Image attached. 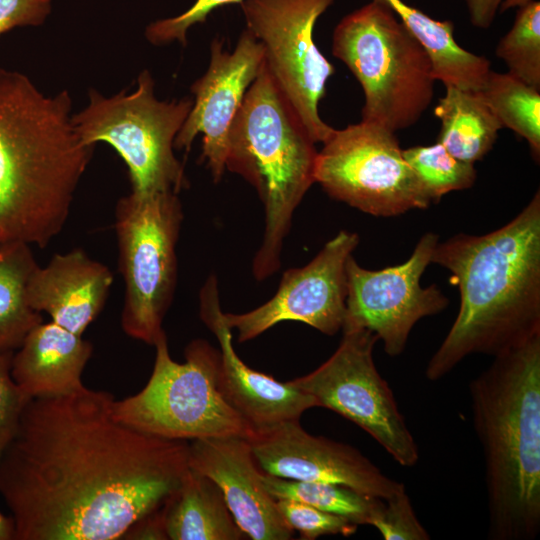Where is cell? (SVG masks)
Wrapping results in <instances>:
<instances>
[{"instance_id": "obj_9", "label": "cell", "mask_w": 540, "mask_h": 540, "mask_svg": "<svg viewBox=\"0 0 540 540\" xmlns=\"http://www.w3.org/2000/svg\"><path fill=\"white\" fill-rule=\"evenodd\" d=\"M182 204L172 191L130 192L115 206L119 269L124 281L123 331L154 345L172 303L177 281L176 245Z\"/></svg>"}, {"instance_id": "obj_6", "label": "cell", "mask_w": 540, "mask_h": 540, "mask_svg": "<svg viewBox=\"0 0 540 540\" xmlns=\"http://www.w3.org/2000/svg\"><path fill=\"white\" fill-rule=\"evenodd\" d=\"M332 54L362 87L364 121L396 132L417 123L432 102L431 58L383 3L371 0L342 18Z\"/></svg>"}, {"instance_id": "obj_17", "label": "cell", "mask_w": 540, "mask_h": 540, "mask_svg": "<svg viewBox=\"0 0 540 540\" xmlns=\"http://www.w3.org/2000/svg\"><path fill=\"white\" fill-rule=\"evenodd\" d=\"M215 275H210L199 293V314L219 343L221 364L218 386L227 402L252 430L285 421L300 420L318 407L315 399L294 386L280 382L247 366L236 354L231 328L224 319Z\"/></svg>"}, {"instance_id": "obj_18", "label": "cell", "mask_w": 540, "mask_h": 540, "mask_svg": "<svg viewBox=\"0 0 540 540\" xmlns=\"http://www.w3.org/2000/svg\"><path fill=\"white\" fill-rule=\"evenodd\" d=\"M189 467L220 488L239 528L252 540H289L293 530L267 492L248 438L223 436L192 440Z\"/></svg>"}, {"instance_id": "obj_36", "label": "cell", "mask_w": 540, "mask_h": 540, "mask_svg": "<svg viewBox=\"0 0 540 540\" xmlns=\"http://www.w3.org/2000/svg\"><path fill=\"white\" fill-rule=\"evenodd\" d=\"M0 540H15L14 523L11 517L0 511Z\"/></svg>"}, {"instance_id": "obj_30", "label": "cell", "mask_w": 540, "mask_h": 540, "mask_svg": "<svg viewBox=\"0 0 540 540\" xmlns=\"http://www.w3.org/2000/svg\"><path fill=\"white\" fill-rule=\"evenodd\" d=\"M277 508L288 526L300 539L314 540L325 535L351 536L358 525L348 519L321 511L310 505L288 499L276 500Z\"/></svg>"}, {"instance_id": "obj_22", "label": "cell", "mask_w": 540, "mask_h": 540, "mask_svg": "<svg viewBox=\"0 0 540 540\" xmlns=\"http://www.w3.org/2000/svg\"><path fill=\"white\" fill-rule=\"evenodd\" d=\"M387 5L404 27L429 54L436 81L445 87L478 91L488 73L490 61L462 48L454 38L450 20H436L403 0H373Z\"/></svg>"}, {"instance_id": "obj_10", "label": "cell", "mask_w": 540, "mask_h": 540, "mask_svg": "<svg viewBox=\"0 0 540 540\" xmlns=\"http://www.w3.org/2000/svg\"><path fill=\"white\" fill-rule=\"evenodd\" d=\"M322 144L315 182L331 198L380 217L426 209L432 203L404 159L395 132L361 120L334 129Z\"/></svg>"}, {"instance_id": "obj_28", "label": "cell", "mask_w": 540, "mask_h": 540, "mask_svg": "<svg viewBox=\"0 0 540 540\" xmlns=\"http://www.w3.org/2000/svg\"><path fill=\"white\" fill-rule=\"evenodd\" d=\"M402 154L432 202L451 191L470 188L475 182L474 164L455 158L438 142L402 149Z\"/></svg>"}, {"instance_id": "obj_4", "label": "cell", "mask_w": 540, "mask_h": 540, "mask_svg": "<svg viewBox=\"0 0 540 540\" xmlns=\"http://www.w3.org/2000/svg\"><path fill=\"white\" fill-rule=\"evenodd\" d=\"M481 444L488 538L540 532V334L494 357L468 385Z\"/></svg>"}, {"instance_id": "obj_29", "label": "cell", "mask_w": 540, "mask_h": 540, "mask_svg": "<svg viewBox=\"0 0 540 540\" xmlns=\"http://www.w3.org/2000/svg\"><path fill=\"white\" fill-rule=\"evenodd\" d=\"M384 540H429L430 534L419 521L406 489L378 498L367 521Z\"/></svg>"}, {"instance_id": "obj_3", "label": "cell", "mask_w": 540, "mask_h": 540, "mask_svg": "<svg viewBox=\"0 0 540 540\" xmlns=\"http://www.w3.org/2000/svg\"><path fill=\"white\" fill-rule=\"evenodd\" d=\"M71 111L67 91L46 96L0 66V243L45 248L65 226L95 148Z\"/></svg>"}, {"instance_id": "obj_27", "label": "cell", "mask_w": 540, "mask_h": 540, "mask_svg": "<svg viewBox=\"0 0 540 540\" xmlns=\"http://www.w3.org/2000/svg\"><path fill=\"white\" fill-rule=\"evenodd\" d=\"M495 54L508 73L540 90V2L519 7L511 29L500 39Z\"/></svg>"}, {"instance_id": "obj_33", "label": "cell", "mask_w": 540, "mask_h": 540, "mask_svg": "<svg viewBox=\"0 0 540 540\" xmlns=\"http://www.w3.org/2000/svg\"><path fill=\"white\" fill-rule=\"evenodd\" d=\"M51 10V0H0V35L17 27L39 26Z\"/></svg>"}, {"instance_id": "obj_14", "label": "cell", "mask_w": 540, "mask_h": 540, "mask_svg": "<svg viewBox=\"0 0 540 540\" xmlns=\"http://www.w3.org/2000/svg\"><path fill=\"white\" fill-rule=\"evenodd\" d=\"M359 243L354 232L341 230L305 266L285 271L275 295L241 314L224 313L240 343L254 339L283 321L303 322L332 336L341 330L346 306V264Z\"/></svg>"}, {"instance_id": "obj_8", "label": "cell", "mask_w": 540, "mask_h": 540, "mask_svg": "<svg viewBox=\"0 0 540 540\" xmlns=\"http://www.w3.org/2000/svg\"><path fill=\"white\" fill-rule=\"evenodd\" d=\"M88 96L87 106L72 115L73 125L86 145L104 142L118 153L127 166L132 193L179 194L188 187L184 165L174 154V140L193 99L158 100L148 70L139 74L131 93L105 97L91 89Z\"/></svg>"}, {"instance_id": "obj_7", "label": "cell", "mask_w": 540, "mask_h": 540, "mask_svg": "<svg viewBox=\"0 0 540 540\" xmlns=\"http://www.w3.org/2000/svg\"><path fill=\"white\" fill-rule=\"evenodd\" d=\"M153 346L155 361L148 382L138 393L114 401L116 419L171 440L248 438L252 434L250 425L219 389V350L195 339L185 348V361L178 363L170 356L165 331Z\"/></svg>"}, {"instance_id": "obj_24", "label": "cell", "mask_w": 540, "mask_h": 540, "mask_svg": "<svg viewBox=\"0 0 540 540\" xmlns=\"http://www.w3.org/2000/svg\"><path fill=\"white\" fill-rule=\"evenodd\" d=\"M37 266L29 244L0 243V354L14 353L43 322L27 300L28 280Z\"/></svg>"}, {"instance_id": "obj_31", "label": "cell", "mask_w": 540, "mask_h": 540, "mask_svg": "<svg viewBox=\"0 0 540 540\" xmlns=\"http://www.w3.org/2000/svg\"><path fill=\"white\" fill-rule=\"evenodd\" d=\"M243 0H196L185 12L178 16L156 20L145 30L146 39L153 45H166L178 41L185 45L187 31L195 24L203 23L216 8L240 3Z\"/></svg>"}, {"instance_id": "obj_12", "label": "cell", "mask_w": 540, "mask_h": 540, "mask_svg": "<svg viewBox=\"0 0 540 540\" xmlns=\"http://www.w3.org/2000/svg\"><path fill=\"white\" fill-rule=\"evenodd\" d=\"M335 0H243L246 28L263 45L264 61L276 85L315 143L334 128L319 114L334 66L313 39L317 19Z\"/></svg>"}, {"instance_id": "obj_23", "label": "cell", "mask_w": 540, "mask_h": 540, "mask_svg": "<svg viewBox=\"0 0 540 540\" xmlns=\"http://www.w3.org/2000/svg\"><path fill=\"white\" fill-rule=\"evenodd\" d=\"M440 143L455 158L474 164L493 147L502 125L477 91L447 86L434 109Z\"/></svg>"}, {"instance_id": "obj_34", "label": "cell", "mask_w": 540, "mask_h": 540, "mask_svg": "<svg viewBox=\"0 0 540 540\" xmlns=\"http://www.w3.org/2000/svg\"><path fill=\"white\" fill-rule=\"evenodd\" d=\"M532 0H465L471 23L481 29H488L498 9L500 12L521 7Z\"/></svg>"}, {"instance_id": "obj_20", "label": "cell", "mask_w": 540, "mask_h": 540, "mask_svg": "<svg viewBox=\"0 0 540 540\" xmlns=\"http://www.w3.org/2000/svg\"><path fill=\"white\" fill-rule=\"evenodd\" d=\"M93 345L53 321L41 322L13 353L11 375L30 399L62 395L84 386L82 373Z\"/></svg>"}, {"instance_id": "obj_11", "label": "cell", "mask_w": 540, "mask_h": 540, "mask_svg": "<svg viewBox=\"0 0 540 540\" xmlns=\"http://www.w3.org/2000/svg\"><path fill=\"white\" fill-rule=\"evenodd\" d=\"M335 352L312 372L291 380L327 408L369 434L401 466L419 461V448L393 391L373 359L378 337L364 328L343 329Z\"/></svg>"}, {"instance_id": "obj_19", "label": "cell", "mask_w": 540, "mask_h": 540, "mask_svg": "<svg viewBox=\"0 0 540 540\" xmlns=\"http://www.w3.org/2000/svg\"><path fill=\"white\" fill-rule=\"evenodd\" d=\"M113 283L110 269L81 248L56 253L37 266L27 284V300L37 312L81 335L101 313Z\"/></svg>"}, {"instance_id": "obj_25", "label": "cell", "mask_w": 540, "mask_h": 540, "mask_svg": "<svg viewBox=\"0 0 540 540\" xmlns=\"http://www.w3.org/2000/svg\"><path fill=\"white\" fill-rule=\"evenodd\" d=\"M502 127L529 144L535 160L540 157V90L507 73L490 70L477 91Z\"/></svg>"}, {"instance_id": "obj_13", "label": "cell", "mask_w": 540, "mask_h": 540, "mask_svg": "<svg viewBox=\"0 0 540 540\" xmlns=\"http://www.w3.org/2000/svg\"><path fill=\"white\" fill-rule=\"evenodd\" d=\"M438 236L428 232L404 263L369 270L351 255L346 264L347 296L343 329L364 328L383 342L389 356L400 355L414 325L443 311L449 300L436 285L420 284Z\"/></svg>"}, {"instance_id": "obj_21", "label": "cell", "mask_w": 540, "mask_h": 540, "mask_svg": "<svg viewBox=\"0 0 540 540\" xmlns=\"http://www.w3.org/2000/svg\"><path fill=\"white\" fill-rule=\"evenodd\" d=\"M171 540L247 538L231 514L218 485L189 467L177 491L164 504Z\"/></svg>"}, {"instance_id": "obj_5", "label": "cell", "mask_w": 540, "mask_h": 540, "mask_svg": "<svg viewBox=\"0 0 540 540\" xmlns=\"http://www.w3.org/2000/svg\"><path fill=\"white\" fill-rule=\"evenodd\" d=\"M315 144L264 61L232 121L225 160L264 205L265 230L252 263L257 280L280 268L294 211L315 183Z\"/></svg>"}, {"instance_id": "obj_32", "label": "cell", "mask_w": 540, "mask_h": 540, "mask_svg": "<svg viewBox=\"0 0 540 540\" xmlns=\"http://www.w3.org/2000/svg\"><path fill=\"white\" fill-rule=\"evenodd\" d=\"M13 353L0 354V459L14 439L21 414L30 398L11 375Z\"/></svg>"}, {"instance_id": "obj_2", "label": "cell", "mask_w": 540, "mask_h": 540, "mask_svg": "<svg viewBox=\"0 0 540 540\" xmlns=\"http://www.w3.org/2000/svg\"><path fill=\"white\" fill-rule=\"evenodd\" d=\"M431 263L451 273L460 307L427 364L428 380L470 355L495 357L540 334V191L501 228L438 242Z\"/></svg>"}, {"instance_id": "obj_26", "label": "cell", "mask_w": 540, "mask_h": 540, "mask_svg": "<svg viewBox=\"0 0 540 540\" xmlns=\"http://www.w3.org/2000/svg\"><path fill=\"white\" fill-rule=\"evenodd\" d=\"M261 477L265 489L275 500L298 501L344 517L356 525H367L369 515L379 498L334 483L290 480L264 472Z\"/></svg>"}, {"instance_id": "obj_16", "label": "cell", "mask_w": 540, "mask_h": 540, "mask_svg": "<svg viewBox=\"0 0 540 540\" xmlns=\"http://www.w3.org/2000/svg\"><path fill=\"white\" fill-rule=\"evenodd\" d=\"M263 63V45L247 28L232 52L224 49L222 39L215 38L207 71L190 87L194 103L174 140V149L189 151L196 135L202 133L201 158L215 182L226 169L232 121Z\"/></svg>"}, {"instance_id": "obj_15", "label": "cell", "mask_w": 540, "mask_h": 540, "mask_svg": "<svg viewBox=\"0 0 540 540\" xmlns=\"http://www.w3.org/2000/svg\"><path fill=\"white\" fill-rule=\"evenodd\" d=\"M248 440L259 469L272 476L339 484L383 499L406 489L356 448L312 435L300 420L255 429Z\"/></svg>"}, {"instance_id": "obj_35", "label": "cell", "mask_w": 540, "mask_h": 540, "mask_svg": "<svg viewBox=\"0 0 540 540\" xmlns=\"http://www.w3.org/2000/svg\"><path fill=\"white\" fill-rule=\"evenodd\" d=\"M122 539L165 540L168 539L165 527L164 505L145 515L134 523Z\"/></svg>"}, {"instance_id": "obj_1", "label": "cell", "mask_w": 540, "mask_h": 540, "mask_svg": "<svg viewBox=\"0 0 540 540\" xmlns=\"http://www.w3.org/2000/svg\"><path fill=\"white\" fill-rule=\"evenodd\" d=\"M114 401L84 385L26 404L0 459L15 540L122 539L177 491L189 442L119 421Z\"/></svg>"}]
</instances>
